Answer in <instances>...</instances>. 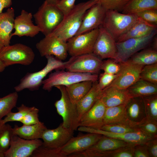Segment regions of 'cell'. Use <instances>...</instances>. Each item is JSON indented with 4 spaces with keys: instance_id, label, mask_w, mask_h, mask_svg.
<instances>
[{
    "instance_id": "obj_1",
    "label": "cell",
    "mask_w": 157,
    "mask_h": 157,
    "mask_svg": "<svg viewBox=\"0 0 157 157\" xmlns=\"http://www.w3.org/2000/svg\"><path fill=\"white\" fill-rule=\"evenodd\" d=\"M99 0H89L75 5L65 16L62 22L52 33L67 42L75 35L79 29L86 12Z\"/></svg>"
},
{
    "instance_id": "obj_2",
    "label": "cell",
    "mask_w": 157,
    "mask_h": 157,
    "mask_svg": "<svg viewBox=\"0 0 157 157\" xmlns=\"http://www.w3.org/2000/svg\"><path fill=\"white\" fill-rule=\"evenodd\" d=\"M45 57L47 60L46 66L39 71L27 74L14 88L15 91L19 92L26 89L31 91L37 90L42 85L43 79L49 73L54 70L65 69L67 61L63 62L53 56Z\"/></svg>"
},
{
    "instance_id": "obj_3",
    "label": "cell",
    "mask_w": 157,
    "mask_h": 157,
    "mask_svg": "<svg viewBox=\"0 0 157 157\" xmlns=\"http://www.w3.org/2000/svg\"><path fill=\"white\" fill-rule=\"evenodd\" d=\"M139 18L136 14H126L116 10H108L106 12L102 26L117 41Z\"/></svg>"
},
{
    "instance_id": "obj_4",
    "label": "cell",
    "mask_w": 157,
    "mask_h": 157,
    "mask_svg": "<svg viewBox=\"0 0 157 157\" xmlns=\"http://www.w3.org/2000/svg\"><path fill=\"white\" fill-rule=\"evenodd\" d=\"M65 16L56 5L49 4L44 1L33 16L37 25L46 36L53 32Z\"/></svg>"
},
{
    "instance_id": "obj_5",
    "label": "cell",
    "mask_w": 157,
    "mask_h": 157,
    "mask_svg": "<svg viewBox=\"0 0 157 157\" xmlns=\"http://www.w3.org/2000/svg\"><path fill=\"white\" fill-rule=\"evenodd\" d=\"M98 78V74L80 73L62 70L51 73L47 78L43 80L42 84L43 89L49 92L53 87L56 86L62 85L66 86L85 81L94 82L97 81Z\"/></svg>"
},
{
    "instance_id": "obj_6",
    "label": "cell",
    "mask_w": 157,
    "mask_h": 157,
    "mask_svg": "<svg viewBox=\"0 0 157 157\" xmlns=\"http://www.w3.org/2000/svg\"><path fill=\"white\" fill-rule=\"evenodd\" d=\"M55 87L61 93L60 99L56 101L54 106L57 113L62 118V125L67 129L76 130L79 127L76 104L70 100L65 86L60 85Z\"/></svg>"
},
{
    "instance_id": "obj_7",
    "label": "cell",
    "mask_w": 157,
    "mask_h": 157,
    "mask_svg": "<svg viewBox=\"0 0 157 157\" xmlns=\"http://www.w3.org/2000/svg\"><path fill=\"white\" fill-rule=\"evenodd\" d=\"M35 56L31 48L21 43L4 46L0 52V59L6 67L17 64L29 65Z\"/></svg>"
},
{
    "instance_id": "obj_8",
    "label": "cell",
    "mask_w": 157,
    "mask_h": 157,
    "mask_svg": "<svg viewBox=\"0 0 157 157\" xmlns=\"http://www.w3.org/2000/svg\"><path fill=\"white\" fill-rule=\"evenodd\" d=\"M157 33L156 30L142 37L131 38L122 42H116L117 53L114 59L118 63L127 61L135 53L148 47L152 42Z\"/></svg>"
},
{
    "instance_id": "obj_9",
    "label": "cell",
    "mask_w": 157,
    "mask_h": 157,
    "mask_svg": "<svg viewBox=\"0 0 157 157\" xmlns=\"http://www.w3.org/2000/svg\"><path fill=\"white\" fill-rule=\"evenodd\" d=\"M99 28L76 35L67 41L68 53L71 56L92 53Z\"/></svg>"
},
{
    "instance_id": "obj_10",
    "label": "cell",
    "mask_w": 157,
    "mask_h": 157,
    "mask_svg": "<svg viewBox=\"0 0 157 157\" xmlns=\"http://www.w3.org/2000/svg\"><path fill=\"white\" fill-rule=\"evenodd\" d=\"M103 61L93 53L72 56L67 61L65 69L68 71L98 74Z\"/></svg>"
},
{
    "instance_id": "obj_11",
    "label": "cell",
    "mask_w": 157,
    "mask_h": 157,
    "mask_svg": "<svg viewBox=\"0 0 157 157\" xmlns=\"http://www.w3.org/2000/svg\"><path fill=\"white\" fill-rule=\"evenodd\" d=\"M36 47L42 56H53L62 61L67 56V42L53 33L45 36L36 44Z\"/></svg>"
},
{
    "instance_id": "obj_12",
    "label": "cell",
    "mask_w": 157,
    "mask_h": 157,
    "mask_svg": "<svg viewBox=\"0 0 157 157\" xmlns=\"http://www.w3.org/2000/svg\"><path fill=\"white\" fill-rule=\"evenodd\" d=\"M117 53L116 41L110 33L102 26L93 49L94 54L102 59H115Z\"/></svg>"
},
{
    "instance_id": "obj_13",
    "label": "cell",
    "mask_w": 157,
    "mask_h": 157,
    "mask_svg": "<svg viewBox=\"0 0 157 157\" xmlns=\"http://www.w3.org/2000/svg\"><path fill=\"white\" fill-rule=\"evenodd\" d=\"M121 63V68L117 76L109 86L127 89L140 79V73L144 66L134 64L129 60Z\"/></svg>"
},
{
    "instance_id": "obj_14",
    "label": "cell",
    "mask_w": 157,
    "mask_h": 157,
    "mask_svg": "<svg viewBox=\"0 0 157 157\" xmlns=\"http://www.w3.org/2000/svg\"><path fill=\"white\" fill-rule=\"evenodd\" d=\"M43 142L39 139L28 140L14 134L10 147L4 154L5 157H28L42 145Z\"/></svg>"
},
{
    "instance_id": "obj_15",
    "label": "cell",
    "mask_w": 157,
    "mask_h": 157,
    "mask_svg": "<svg viewBox=\"0 0 157 157\" xmlns=\"http://www.w3.org/2000/svg\"><path fill=\"white\" fill-rule=\"evenodd\" d=\"M100 134L88 133L76 137H72L60 148V151L65 157L72 154L82 152L88 149L102 136Z\"/></svg>"
},
{
    "instance_id": "obj_16",
    "label": "cell",
    "mask_w": 157,
    "mask_h": 157,
    "mask_svg": "<svg viewBox=\"0 0 157 157\" xmlns=\"http://www.w3.org/2000/svg\"><path fill=\"white\" fill-rule=\"evenodd\" d=\"M74 131L64 127L61 124L53 129H46L43 132L41 139L42 145L50 148L62 147L73 137Z\"/></svg>"
},
{
    "instance_id": "obj_17",
    "label": "cell",
    "mask_w": 157,
    "mask_h": 157,
    "mask_svg": "<svg viewBox=\"0 0 157 157\" xmlns=\"http://www.w3.org/2000/svg\"><path fill=\"white\" fill-rule=\"evenodd\" d=\"M107 10L98 1L85 13L81 24L78 32V35L85 33L102 26Z\"/></svg>"
},
{
    "instance_id": "obj_18",
    "label": "cell",
    "mask_w": 157,
    "mask_h": 157,
    "mask_svg": "<svg viewBox=\"0 0 157 157\" xmlns=\"http://www.w3.org/2000/svg\"><path fill=\"white\" fill-rule=\"evenodd\" d=\"M78 131L88 133H93L123 140L133 144L144 143L148 140L152 139L140 130L124 133H112L100 129L83 126L78 128Z\"/></svg>"
},
{
    "instance_id": "obj_19",
    "label": "cell",
    "mask_w": 157,
    "mask_h": 157,
    "mask_svg": "<svg viewBox=\"0 0 157 157\" xmlns=\"http://www.w3.org/2000/svg\"><path fill=\"white\" fill-rule=\"evenodd\" d=\"M32 18L33 15L31 13L24 10H22L20 14L15 19V31L12 33V36L33 37L41 32L39 27L33 23Z\"/></svg>"
},
{
    "instance_id": "obj_20",
    "label": "cell",
    "mask_w": 157,
    "mask_h": 157,
    "mask_svg": "<svg viewBox=\"0 0 157 157\" xmlns=\"http://www.w3.org/2000/svg\"><path fill=\"white\" fill-rule=\"evenodd\" d=\"M106 108L101 100H99L81 117L79 127L99 129L104 125V118Z\"/></svg>"
},
{
    "instance_id": "obj_21",
    "label": "cell",
    "mask_w": 157,
    "mask_h": 157,
    "mask_svg": "<svg viewBox=\"0 0 157 157\" xmlns=\"http://www.w3.org/2000/svg\"><path fill=\"white\" fill-rule=\"evenodd\" d=\"M130 98L126 89L108 86L102 90L100 99L109 107L126 104Z\"/></svg>"
},
{
    "instance_id": "obj_22",
    "label": "cell",
    "mask_w": 157,
    "mask_h": 157,
    "mask_svg": "<svg viewBox=\"0 0 157 157\" xmlns=\"http://www.w3.org/2000/svg\"><path fill=\"white\" fill-rule=\"evenodd\" d=\"M126 109L128 121L133 126L146 119L142 97L131 98L126 105Z\"/></svg>"
},
{
    "instance_id": "obj_23",
    "label": "cell",
    "mask_w": 157,
    "mask_h": 157,
    "mask_svg": "<svg viewBox=\"0 0 157 157\" xmlns=\"http://www.w3.org/2000/svg\"><path fill=\"white\" fill-rule=\"evenodd\" d=\"M14 17L15 10L12 8L0 13V41L4 46L10 45L14 28Z\"/></svg>"
},
{
    "instance_id": "obj_24",
    "label": "cell",
    "mask_w": 157,
    "mask_h": 157,
    "mask_svg": "<svg viewBox=\"0 0 157 157\" xmlns=\"http://www.w3.org/2000/svg\"><path fill=\"white\" fill-rule=\"evenodd\" d=\"M102 91L98 85L97 81L93 82L89 91L76 104L79 122L82 116L100 99Z\"/></svg>"
},
{
    "instance_id": "obj_25",
    "label": "cell",
    "mask_w": 157,
    "mask_h": 157,
    "mask_svg": "<svg viewBox=\"0 0 157 157\" xmlns=\"http://www.w3.org/2000/svg\"><path fill=\"white\" fill-rule=\"evenodd\" d=\"M157 26L149 24L139 17L137 21L125 33L120 36L116 42L127 39L142 37L157 30Z\"/></svg>"
},
{
    "instance_id": "obj_26",
    "label": "cell",
    "mask_w": 157,
    "mask_h": 157,
    "mask_svg": "<svg viewBox=\"0 0 157 157\" xmlns=\"http://www.w3.org/2000/svg\"><path fill=\"white\" fill-rule=\"evenodd\" d=\"M47 129L44 123L41 122L33 125H23L20 127L15 125L13 131L14 134L22 138L33 140L41 138L43 132Z\"/></svg>"
},
{
    "instance_id": "obj_27",
    "label": "cell",
    "mask_w": 157,
    "mask_h": 157,
    "mask_svg": "<svg viewBox=\"0 0 157 157\" xmlns=\"http://www.w3.org/2000/svg\"><path fill=\"white\" fill-rule=\"evenodd\" d=\"M131 144H132L123 140L103 135L96 143L86 151L94 152H106Z\"/></svg>"
},
{
    "instance_id": "obj_28",
    "label": "cell",
    "mask_w": 157,
    "mask_h": 157,
    "mask_svg": "<svg viewBox=\"0 0 157 157\" xmlns=\"http://www.w3.org/2000/svg\"><path fill=\"white\" fill-rule=\"evenodd\" d=\"M126 89L131 98L157 94V85L141 79Z\"/></svg>"
},
{
    "instance_id": "obj_29",
    "label": "cell",
    "mask_w": 157,
    "mask_h": 157,
    "mask_svg": "<svg viewBox=\"0 0 157 157\" xmlns=\"http://www.w3.org/2000/svg\"><path fill=\"white\" fill-rule=\"evenodd\" d=\"M126 105L106 107L104 118V125L129 123L126 115Z\"/></svg>"
},
{
    "instance_id": "obj_30",
    "label": "cell",
    "mask_w": 157,
    "mask_h": 157,
    "mask_svg": "<svg viewBox=\"0 0 157 157\" xmlns=\"http://www.w3.org/2000/svg\"><path fill=\"white\" fill-rule=\"evenodd\" d=\"M93 82L90 81H85L65 86L72 102L76 104L89 91L92 86Z\"/></svg>"
},
{
    "instance_id": "obj_31",
    "label": "cell",
    "mask_w": 157,
    "mask_h": 157,
    "mask_svg": "<svg viewBox=\"0 0 157 157\" xmlns=\"http://www.w3.org/2000/svg\"><path fill=\"white\" fill-rule=\"evenodd\" d=\"M149 9H157V0H130L122 13L126 14H135Z\"/></svg>"
},
{
    "instance_id": "obj_32",
    "label": "cell",
    "mask_w": 157,
    "mask_h": 157,
    "mask_svg": "<svg viewBox=\"0 0 157 157\" xmlns=\"http://www.w3.org/2000/svg\"><path fill=\"white\" fill-rule=\"evenodd\" d=\"M129 60L134 64L143 66L156 63L157 51L153 48H145L135 53Z\"/></svg>"
},
{
    "instance_id": "obj_33",
    "label": "cell",
    "mask_w": 157,
    "mask_h": 157,
    "mask_svg": "<svg viewBox=\"0 0 157 157\" xmlns=\"http://www.w3.org/2000/svg\"><path fill=\"white\" fill-rule=\"evenodd\" d=\"M18 97L17 92L15 91L0 97V120L16 106Z\"/></svg>"
},
{
    "instance_id": "obj_34",
    "label": "cell",
    "mask_w": 157,
    "mask_h": 157,
    "mask_svg": "<svg viewBox=\"0 0 157 157\" xmlns=\"http://www.w3.org/2000/svg\"><path fill=\"white\" fill-rule=\"evenodd\" d=\"M146 119L157 123V94L142 97Z\"/></svg>"
},
{
    "instance_id": "obj_35",
    "label": "cell",
    "mask_w": 157,
    "mask_h": 157,
    "mask_svg": "<svg viewBox=\"0 0 157 157\" xmlns=\"http://www.w3.org/2000/svg\"><path fill=\"white\" fill-rule=\"evenodd\" d=\"M13 135V128L5 124L0 129V153L5 154L9 149Z\"/></svg>"
},
{
    "instance_id": "obj_36",
    "label": "cell",
    "mask_w": 157,
    "mask_h": 157,
    "mask_svg": "<svg viewBox=\"0 0 157 157\" xmlns=\"http://www.w3.org/2000/svg\"><path fill=\"white\" fill-rule=\"evenodd\" d=\"M100 129L117 133H124L139 130L129 123H120L106 124Z\"/></svg>"
},
{
    "instance_id": "obj_37",
    "label": "cell",
    "mask_w": 157,
    "mask_h": 157,
    "mask_svg": "<svg viewBox=\"0 0 157 157\" xmlns=\"http://www.w3.org/2000/svg\"><path fill=\"white\" fill-rule=\"evenodd\" d=\"M140 76V79L157 85V63L144 66Z\"/></svg>"
},
{
    "instance_id": "obj_38",
    "label": "cell",
    "mask_w": 157,
    "mask_h": 157,
    "mask_svg": "<svg viewBox=\"0 0 157 157\" xmlns=\"http://www.w3.org/2000/svg\"><path fill=\"white\" fill-rule=\"evenodd\" d=\"M35 107H28L22 104L17 108L18 112L15 113L11 111L8 114L4 119H3L4 124L10 122H19L24 116Z\"/></svg>"
},
{
    "instance_id": "obj_39",
    "label": "cell",
    "mask_w": 157,
    "mask_h": 157,
    "mask_svg": "<svg viewBox=\"0 0 157 157\" xmlns=\"http://www.w3.org/2000/svg\"><path fill=\"white\" fill-rule=\"evenodd\" d=\"M134 126L151 138H157V123L146 119Z\"/></svg>"
},
{
    "instance_id": "obj_40",
    "label": "cell",
    "mask_w": 157,
    "mask_h": 157,
    "mask_svg": "<svg viewBox=\"0 0 157 157\" xmlns=\"http://www.w3.org/2000/svg\"><path fill=\"white\" fill-rule=\"evenodd\" d=\"M60 148H50L42 145L34 151L31 157H65L61 152Z\"/></svg>"
},
{
    "instance_id": "obj_41",
    "label": "cell",
    "mask_w": 157,
    "mask_h": 157,
    "mask_svg": "<svg viewBox=\"0 0 157 157\" xmlns=\"http://www.w3.org/2000/svg\"><path fill=\"white\" fill-rule=\"evenodd\" d=\"M130 0H99L98 2L106 10L122 12Z\"/></svg>"
},
{
    "instance_id": "obj_42",
    "label": "cell",
    "mask_w": 157,
    "mask_h": 157,
    "mask_svg": "<svg viewBox=\"0 0 157 157\" xmlns=\"http://www.w3.org/2000/svg\"><path fill=\"white\" fill-rule=\"evenodd\" d=\"M135 144H131L106 152L105 157H133V149Z\"/></svg>"
},
{
    "instance_id": "obj_43",
    "label": "cell",
    "mask_w": 157,
    "mask_h": 157,
    "mask_svg": "<svg viewBox=\"0 0 157 157\" xmlns=\"http://www.w3.org/2000/svg\"><path fill=\"white\" fill-rule=\"evenodd\" d=\"M121 68V63L116 62L113 59H108L103 61L101 70L107 73L117 74L119 72Z\"/></svg>"
},
{
    "instance_id": "obj_44",
    "label": "cell",
    "mask_w": 157,
    "mask_h": 157,
    "mask_svg": "<svg viewBox=\"0 0 157 157\" xmlns=\"http://www.w3.org/2000/svg\"><path fill=\"white\" fill-rule=\"evenodd\" d=\"M145 21L157 26V9H149L135 13Z\"/></svg>"
},
{
    "instance_id": "obj_45",
    "label": "cell",
    "mask_w": 157,
    "mask_h": 157,
    "mask_svg": "<svg viewBox=\"0 0 157 157\" xmlns=\"http://www.w3.org/2000/svg\"><path fill=\"white\" fill-rule=\"evenodd\" d=\"M39 111V109L35 107L24 116L20 122L24 125H33L40 123L38 117Z\"/></svg>"
},
{
    "instance_id": "obj_46",
    "label": "cell",
    "mask_w": 157,
    "mask_h": 157,
    "mask_svg": "<svg viewBox=\"0 0 157 157\" xmlns=\"http://www.w3.org/2000/svg\"><path fill=\"white\" fill-rule=\"evenodd\" d=\"M117 74H112L104 72L99 77L98 84L99 88L103 90L110 85L117 76Z\"/></svg>"
},
{
    "instance_id": "obj_47",
    "label": "cell",
    "mask_w": 157,
    "mask_h": 157,
    "mask_svg": "<svg viewBox=\"0 0 157 157\" xmlns=\"http://www.w3.org/2000/svg\"><path fill=\"white\" fill-rule=\"evenodd\" d=\"M76 0H60L56 6L65 15L74 8Z\"/></svg>"
},
{
    "instance_id": "obj_48",
    "label": "cell",
    "mask_w": 157,
    "mask_h": 157,
    "mask_svg": "<svg viewBox=\"0 0 157 157\" xmlns=\"http://www.w3.org/2000/svg\"><path fill=\"white\" fill-rule=\"evenodd\" d=\"M133 157H150L145 143L134 145Z\"/></svg>"
},
{
    "instance_id": "obj_49",
    "label": "cell",
    "mask_w": 157,
    "mask_h": 157,
    "mask_svg": "<svg viewBox=\"0 0 157 157\" xmlns=\"http://www.w3.org/2000/svg\"><path fill=\"white\" fill-rule=\"evenodd\" d=\"M150 157H157V138L150 139L145 143Z\"/></svg>"
},
{
    "instance_id": "obj_50",
    "label": "cell",
    "mask_w": 157,
    "mask_h": 157,
    "mask_svg": "<svg viewBox=\"0 0 157 157\" xmlns=\"http://www.w3.org/2000/svg\"><path fill=\"white\" fill-rule=\"evenodd\" d=\"M12 4V0H0V13L4 8L10 7Z\"/></svg>"
},
{
    "instance_id": "obj_51",
    "label": "cell",
    "mask_w": 157,
    "mask_h": 157,
    "mask_svg": "<svg viewBox=\"0 0 157 157\" xmlns=\"http://www.w3.org/2000/svg\"><path fill=\"white\" fill-rule=\"evenodd\" d=\"M60 0H45L47 3L53 5H56Z\"/></svg>"
},
{
    "instance_id": "obj_52",
    "label": "cell",
    "mask_w": 157,
    "mask_h": 157,
    "mask_svg": "<svg viewBox=\"0 0 157 157\" xmlns=\"http://www.w3.org/2000/svg\"><path fill=\"white\" fill-rule=\"evenodd\" d=\"M6 67L5 65L0 59V72L3 71Z\"/></svg>"
},
{
    "instance_id": "obj_53",
    "label": "cell",
    "mask_w": 157,
    "mask_h": 157,
    "mask_svg": "<svg viewBox=\"0 0 157 157\" xmlns=\"http://www.w3.org/2000/svg\"><path fill=\"white\" fill-rule=\"evenodd\" d=\"M4 124L3 119L0 120V129L1 127Z\"/></svg>"
},
{
    "instance_id": "obj_54",
    "label": "cell",
    "mask_w": 157,
    "mask_h": 157,
    "mask_svg": "<svg viewBox=\"0 0 157 157\" xmlns=\"http://www.w3.org/2000/svg\"><path fill=\"white\" fill-rule=\"evenodd\" d=\"M2 43V42L0 41V52L2 49V48L4 47Z\"/></svg>"
},
{
    "instance_id": "obj_55",
    "label": "cell",
    "mask_w": 157,
    "mask_h": 157,
    "mask_svg": "<svg viewBox=\"0 0 157 157\" xmlns=\"http://www.w3.org/2000/svg\"><path fill=\"white\" fill-rule=\"evenodd\" d=\"M5 157V154L0 153V157Z\"/></svg>"
}]
</instances>
